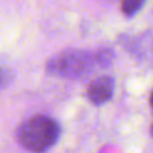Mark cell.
Segmentation results:
<instances>
[{"label":"cell","mask_w":153,"mask_h":153,"mask_svg":"<svg viewBox=\"0 0 153 153\" xmlns=\"http://www.w3.org/2000/svg\"><path fill=\"white\" fill-rule=\"evenodd\" d=\"M114 58L110 48L97 51L70 48L63 50L50 58L46 65L47 74L63 79H79L97 67H108Z\"/></svg>","instance_id":"cell-1"},{"label":"cell","mask_w":153,"mask_h":153,"mask_svg":"<svg viewBox=\"0 0 153 153\" xmlns=\"http://www.w3.org/2000/svg\"><path fill=\"white\" fill-rule=\"evenodd\" d=\"M61 136L59 124L48 116H34L26 120L16 132L18 141L24 149L43 153L55 145Z\"/></svg>","instance_id":"cell-2"},{"label":"cell","mask_w":153,"mask_h":153,"mask_svg":"<svg viewBox=\"0 0 153 153\" xmlns=\"http://www.w3.org/2000/svg\"><path fill=\"white\" fill-rule=\"evenodd\" d=\"M114 79L109 75H101L94 78L86 89L87 100L94 105H103L111 100L114 94Z\"/></svg>","instance_id":"cell-3"},{"label":"cell","mask_w":153,"mask_h":153,"mask_svg":"<svg viewBox=\"0 0 153 153\" xmlns=\"http://www.w3.org/2000/svg\"><path fill=\"white\" fill-rule=\"evenodd\" d=\"M146 0H121V11L126 18L137 15L144 7Z\"/></svg>","instance_id":"cell-4"},{"label":"cell","mask_w":153,"mask_h":153,"mask_svg":"<svg viewBox=\"0 0 153 153\" xmlns=\"http://www.w3.org/2000/svg\"><path fill=\"white\" fill-rule=\"evenodd\" d=\"M4 86V74H3V70L0 69V89Z\"/></svg>","instance_id":"cell-5"},{"label":"cell","mask_w":153,"mask_h":153,"mask_svg":"<svg viewBox=\"0 0 153 153\" xmlns=\"http://www.w3.org/2000/svg\"><path fill=\"white\" fill-rule=\"evenodd\" d=\"M149 103H151V108H152V110H153V91H152V94H151V98H149Z\"/></svg>","instance_id":"cell-6"},{"label":"cell","mask_w":153,"mask_h":153,"mask_svg":"<svg viewBox=\"0 0 153 153\" xmlns=\"http://www.w3.org/2000/svg\"><path fill=\"white\" fill-rule=\"evenodd\" d=\"M151 136H152V138H153V124H152V126H151Z\"/></svg>","instance_id":"cell-7"}]
</instances>
